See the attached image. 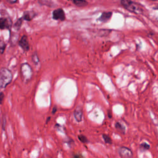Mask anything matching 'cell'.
<instances>
[{
  "label": "cell",
  "mask_w": 158,
  "mask_h": 158,
  "mask_svg": "<svg viewBox=\"0 0 158 158\" xmlns=\"http://www.w3.org/2000/svg\"><path fill=\"white\" fill-rule=\"evenodd\" d=\"M73 158H84L81 154H74L73 155Z\"/></svg>",
  "instance_id": "cell-22"
},
{
  "label": "cell",
  "mask_w": 158,
  "mask_h": 158,
  "mask_svg": "<svg viewBox=\"0 0 158 158\" xmlns=\"http://www.w3.org/2000/svg\"><path fill=\"white\" fill-rule=\"evenodd\" d=\"M6 48V43L3 40L0 39V54H2L4 52Z\"/></svg>",
  "instance_id": "cell-15"
},
{
  "label": "cell",
  "mask_w": 158,
  "mask_h": 158,
  "mask_svg": "<svg viewBox=\"0 0 158 158\" xmlns=\"http://www.w3.org/2000/svg\"><path fill=\"white\" fill-rule=\"evenodd\" d=\"M56 110H57V108H56V107L55 106L53 109H52V114H54L56 112Z\"/></svg>",
  "instance_id": "cell-24"
},
{
  "label": "cell",
  "mask_w": 158,
  "mask_h": 158,
  "mask_svg": "<svg viewBox=\"0 0 158 158\" xmlns=\"http://www.w3.org/2000/svg\"><path fill=\"white\" fill-rule=\"evenodd\" d=\"M112 12H104L101 14V16L97 19L98 21L101 22H107L112 17Z\"/></svg>",
  "instance_id": "cell-8"
},
{
  "label": "cell",
  "mask_w": 158,
  "mask_h": 158,
  "mask_svg": "<svg viewBox=\"0 0 158 158\" xmlns=\"http://www.w3.org/2000/svg\"><path fill=\"white\" fill-rule=\"evenodd\" d=\"M73 3L78 7H84L88 5V2L86 1H81V0H73Z\"/></svg>",
  "instance_id": "cell-12"
},
{
  "label": "cell",
  "mask_w": 158,
  "mask_h": 158,
  "mask_svg": "<svg viewBox=\"0 0 158 158\" xmlns=\"http://www.w3.org/2000/svg\"><path fill=\"white\" fill-rule=\"evenodd\" d=\"M139 148H140L141 149H142V150H143V151H145V150H148V149H149L150 146H149V144H148L147 143L144 142V143H141V144H140Z\"/></svg>",
  "instance_id": "cell-18"
},
{
  "label": "cell",
  "mask_w": 158,
  "mask_h": 158,
  "mask_svg": "<svg viewBox=\"0 0 158 158\" xmlns=\"http://www.w3.org/2000/svg\"><path fill=\"white\" fill-rule=\"evenodd\" d=\"M73 115H74V117H75V120H77V122H81L82 118H83V112L81 109L77 108L74 110Z\"/></svg>",
  "instance_id": "cell-10"
},
{
  "label": "cell",
  "mask_w": 158,
  "mask_h": 158,
  "mask_svg": "<svg viewBox=\"0 0 158 158\" xmlns=\"http://www.w3.org/2000/svg\"><path fill=\"white\" fill-rule=\"evenodd\" d=\"M18 44L24 51H28L30 49V44L27 36L25 35H23L19 40Z\"/></svg>",
  "instance_id": "cell-7"
},
{
  "label": "cell",
  "mask_w": 158,
  "mask_h": 158,
  "mask_svg": "<svg viewBox=\"0 0 158 158\" xmlns=\"http://www.w3.org/2000/svg\"><path fill=\"white\" fill-rule=\"evenodd\" d=\"M52 19L56 20H65V15L64 10L62 8H58L54 10L52 12Z\"/></svg>",
  "instance_id": "cell-6"
},
{
  "label": "cell",
  "mask_w": 158,
  "mask_h": 158,
  "mask_svg": "<svg viewBox=\"0 0 158 158\" xmlns=\"http://www.w3.org/2000/svg\"><path fill=\"white\" fill-rule=\"evenodd\" d=\"M12 72L7 68L3 67L0 69V88H5L12 80Z\"/></svg>",
  "instance_id": "cell-1"
},
{
  "label": "cell",
  "mask_w": 158,
  "mask_h": 158,
  "mask_svg": "<svg viewBox=\"0 0 158 158\" xmlns=\"http://www.w3.org/2000/svg\"><path fill=\"white\" fill-rule=\"evenodd\" d=\"M36 13L33 10H26L23 12L22 17L23 20L26 21H31L36 16Z\"/></svg>",
  "instance_id": "cell-9"
},
{
  "label": "cell",
  "mask_w": 158,
  "mask_h": 158,
  "mask_svg": "<svg viewBox=\"0 0 158 158\" xmlns=\"http://www.w3.org/2000/svg\"><path fill=\"white\" fill-rule=\"evenodd\" d=\"M12 26V21L9 17H0V29L10 30Z\"/></svg>",
  "instance_id": "cell-5"
},
{
  "label": "cell",
  "mask_w": 158,
  "mask_h": 158,
  "mask_svg": "<svg viewBox=\"0 0 158 158\" xmlns=\"http://www.w3.org/2000/svg\"><path fill=\"white\" fill-rule=\"evenodd\" d=\"M6 1H7L8 3L10 4H15V3H17V2H18V1H17V0H6Z\"/></svg>",
  "instance_id": "cell-23"
},
{
  "label": "cell",
  "mask_w": 158,
  "mask_h": 158,
  "mask_svg": "<svg viewBox=\"0 0 158 158\" xmlns=\"http://www.w3.org/2000/svg\"><path fill=\"white\" fill-rule=\"evenodd\" d=\"M0 2H1V1H0Z\"/></svg>",
  "instance_id": "cell-25"
},
{
  "label": "cell",
  "mask_w": 158,
  "mask_h": 158,
  "mask_svg": "<svg viewBox=\"0 0 158 158\" xmlns=\"http://www.w3.org/2000/svg\"><path fill=\"white\" fill-rule=\"evenodd\" d=\"M118 152L121 158H132L133 152L132 151L125 146H120L118 149Z\"/></svg>",
  "instance_id": "cell-4"
},
{
  "label": "cell",
  "mask_w": 158,
  "mask_h": 158,
  "mask_svg": "<svg viewBox=\"0 0 158 158\" xmlns=\"http://www.w3.org/2000/svg\"><path fill=\"white\" fill-rule=\"evenodd\" d=\"M115 128L118 131L121 132L122 134H124L125 133V126L123 124H122L120 122H117L115 123Z\"/></svg>",
  "instance_id": "cell-11"
},
{
  "label": "cell",
  "mask_w": 158,
  "mask_h": 158,
  "mask_svg": "<svg viewBox=\"0 0 158 158\" xmlns=\"http://www.w3.org/2000/svg\"><path fill=\"white\" fill-rule=\"evenodd\" d=\"M32 61L34 64H35L36 65L39 62L40 60H39V58L38 57V55L36 53H34L32 56Z\"/></svg>",
  "instance_id": "cell-19"
},
{
  "label": "cell",
  "mask_w": 158,
  "mask_h": 158,
  "mask_svg": "<svg viewBox=\"0 0 158 158\" xmlns=\"http://www.w3.org/2000/svg\"><path fill=\"white\" fill-rule=\"evenodd\" d=\"M6 126V118L5 116L3 115L2 118V123H1V127H2V130H4V131L5 130Z\"/></svg>",
  "instance_id": "cell-20"
},
{
  "label": "cell",
  "mask_w": 158,
  "mask_h": 158,
  "mask_svg": "<svg viewBox=\"0 0 158 158\" xmlns=\"http://www.w3.org/2000/svg\"><path fill=\"white\" fill-rule=\"evenodd\" d=\"M23 19L22 17H20L19 19H18L17 20V21L15 22V23L14 24V28L16 30H19L21 26H22V22H23Z\"/></svg>",
  "instance_id": "cell-14"
},
{
  "label": "cell",
  "mask_w": 158,
  "mask_h": 158,
  "mask_svg": "<svg viewBox=\"0 0 158 158\" xmlns=\"http://www.w3.org/2000/svg\"><path fill=\"white\" fill-rule=\"evenodd\" d=\"M20 75L22 80L25 82L29 81L33 75V70L31 67L28 63H23L20 68Z\"/></svg>",
  "instance_id": "cell-3"
},
{
  "label": "cell",
  "mask_w": 158,
  "mask_h": 158,
  "mask_svg": "<svg viewBox=\"0 0 158 158\" xmlns=\"http://www.w3.org/2000/svg\"><path fill=\"white\" fill-rule=\"evenodd\" d=\"M4 94L3 92H1L0 93V104H2L3 101H4Z\"/></svg>",
  "instance_id": "cell-21"
},
{
  "label": "cell",
  "mask_w": 158,
  "mask_h": 158,
  "mask_svg": "<svg viewBox=\"0 0 158 158\" xmlns=\"http://www.w3.org/2000/svg\"><path fill=\"white\" fill-rule=\"evenodd\" d=\"M120 4L125 9L131 12L136 14H141L143 12V9L141 7L140 4L135 1L130 0H122L120 1Z\"/></svg>",
  "instance_id": "cell-2"
},
{
  "label": "cell",
  "mask_w": 158,
  "mask_h": 158,
  "mask_svg": "<svg viewBox=\"0 0 158 158\" xmlns=\"http://www.w3.org/2000/svg\"><path fill=\"white\" fill-rule=\"evenodd\" d=\"M102 138H103V139H104V142L106 143L109 144L112 143V139H111V138L109 135H107L106 134H102Z\"/></svg>",
  "instance_id": "cell-16"
},
{
  "label": "cell",
  "mask_w": 158,
  "mask_h": 158,
  "mask_svg": "<svg viewBox=\"0 0 158 158\" xmlns=\"http://www.w3.org/2000/svg\"><path fill=\"white\" fill-rule=\"evenodd\" d=\"M9 41L10 43V44L12 45H15V43H17L19 41L18 40V35L15 33H12L10 35V39H9Z\"/></svg>",
  "instance_id": "cell-13"
},
{
  "label": "cell",
  "mask_w": 158,
  "mask_h": 158,
  "mask_svg": "<svg viewBox=\"0 0 158 158\" xmlns=\"http://www.w3.org/2000/svg\"><path fill=\"white\" fill-rule=\"evenodd\" d=\"M78 139L83 143H88L89 142L88 138L85 136V135H79L78 136Z\"/></svg>",
  "instance_id": "cell-17"
}]
</instances>
